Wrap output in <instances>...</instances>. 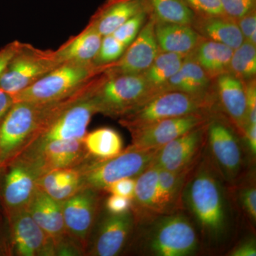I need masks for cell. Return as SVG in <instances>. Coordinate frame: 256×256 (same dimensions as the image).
<instances>
[{
    "label": "cell",
    "mask_w": 256,
    "mask_h": 256,
    "mask_svg": "<svg viewBox=\"0 0 256 256\" xmlns=\"http://www.w3.org/2000/svg\"><path fill=\"white\" fill-rule=\"evenodd\" d=\"M210 78L206 72L190 54L180 70L166 82L165 90H178L192 95L204 96Z\"/></svg>",
    "instance_id": "cell-26"
},
{
    "label": "cell",
    "mask_w": 256,
    "mask_h": 256,
    "mask_svg": "<svg viewBox=\"0 0 256 256\" xmlns=\"http://www.w3.org/2000/svg\"><path fill=\"white\" fill-rule=\"evenodd\" d=\"M246 138L247 144L249 150L252 152V156H256V124H248L245 131H244Z\"/></svg>",
    "instance_id": "cell-46"
},
{
    "label": "cell",
    "mask_w": 256,
    "mask_h": 256,
    "mask_svg": "<svg viewBox=\"0 0 256 256\" xmlns=\"http://www.w3.org/2000/svg\"><path fill=\"white\" fill-rule=\"evenodd\" d=\"M186 56L160 52L156 60L143 75L151 86L158 92H164L166 82L181 68Z\"/></svg>",
    "instance_id": "cell-30"
},
{
    "label": "cell",
    "mask_w": 256,
    "mask_h": 256,
    "mask_svg": "<svg viewBox=\"0 0 256 256\" xmlns=\"http://www.w3.org/2000/svg\"><path fill=\"white\" fill-rule=\"evenodd\" d=\"M148 14L160 22L193 24L196 14L183 0H144Z\"/></svg>",
    "instance_id": "cell-29"
},
{
    "label": "cell",
    "mask_w": 256,
    "mask_h": 256,
    "mask_svg": "<svg viewBox=\"0 0 256 256\" xmlns=\"http://www.w3.org/2000/svg\"><path fill=\"white\" fill-rule=\"evenodd\" d=\"M144 10V0H106L88 24L105 36L112 34L128 20Z\"/></svg>",
    "instance_id": "cell-21"
},
{
    "label": "cell",
    "mask_w": 256,
    "mask_h": 256,
    "mask_svg": "<svg viewBox=\"0 0 256 256\" xmlns=\"http://www.w3.org/2000/svg\"><path fill=\"white\" fill-rule=\"evenodd\" d=\"M154 33L160 52L183 55L190 54L204 38L191 25L158 21Z\"/></svg>",
    "instance_id": "cell-23"
},
{
    "label": "cell",
    "mask_w": 256,
    "mask_h": 256,
    "mask_svg": "<svg viewBox=\"0 0 256 256\" xmlns=\"http://www.w3.org/2000/svg\"><path fill=\"white\" fill-rule=\"evenodd\" d=\"M159 92L151 86L143 74L104 72V79L92 98L98 114L120 118Z\"/></svg>",
    "instance_id": "cell-1"
},
{
    "label": "cell",
    "mask_w": 256,
    "mask_h": 256,
    "mask_svg": "<svg viewBox=\"0 0 256 256\" xmlns=\"http://www.w3.org/2000/svg\"><path fill=\"white\" fill-rule=\"evenodd\" d=\"M146 10H143L128 20L112 34L122 44L128 47L137 37L148 18Z\"/></svg>",
    "instance_id": "cell-33"
},
{
    "label": "cell",
    "mask_w": 256,
    "mask_h": 256,
    "mask_svg": "<svg viewBox=\"0 0 256 256\" xmlns=\"http://www.w3.org/2000/svg\"><path fill=\"white\" fill-rule=\"evenodd\" d=\"M207 136L212 156L224 176L235 178L242 166V152L232 130L218 121L207 126Z\"/></svg>",
    "instance_id": "cell-19"
},
{
    "label": "cell",
    "mask_w": 256,
    "mask_h": 256,
    "mask_svg": "<svg viewBox=\"0 0 256 256\" xmlns=\"http://www.w3.org/2000/svg\"><path fill=\"white\" fill-rule=\"evenodd\" d=\"M26 210L52 240L57 254L60 248L70 240L64 225L62 202L57 201L37 188Z\"/></svg>",
    "instance_id": "cell-18"
},
{
    "label": "cell",
    "mask_w": 256,
    "mask_h": 256,
    "mask_svg": "<svg viewBox=\"0 0 256 256\" xmlns=\"http://www.w3.org/2000/svg\"><path fill=\"white\" fill-rule=\"evenodd\" d=\"M48 102H14L0 122V168L20 156L46 114Z\"/></svg>",
    "instance_id": "cell-5"
},
{
    "label": "cell",
    "mask_w": 256,
    "mask_h": 256,
    "mask_svg": "<svg viewBox=\"0 0 256 256\" xmlns=\"http://www.w3.org/2000/svg\"><path fill=\"white\" fill-rule=\"evenodd\" d=\"M232 256H256V242L254 239H249L246 242H240L238 246L234 248L230 252Z\"/></svg>",
    "instance_id": "cell-44"
},
{
    "label": "cell",
    "mask_w": 256,
    "mask_h": 256,
    "mask_svg": "<svg viewBox=\"0 0 256 256\" xmlns=\"http://www.w3.org/2000/svg\"><path fill=\"white\" fill-rule=\"evenodd\" d=\"M18 156L31 162L42 174L52 170L78 168L92 158L82 140L53 141Z\"/></svg>",
    "instance_id": "cell-16"
},
{
    "label": "cell",
    "mask_w": 256,
    "mask_h": 256,
    "mask_svg": "<svg viewBox=\"0 0 256 256\" xmlns=\"http://www.w3.org/2000/svg\"><path fill=\"white\" fill-rule=\"evenodd\" d=\"M148 234L146 248L158 256H186L196 252L198 240L188 217L180 214L162 216Z\"/></svg>",
    "instance_id": "cell-9"
},
{
    "label": "cell",
    "mask_w": 256,
    "mask_h": 256,
    "mask_svg": "<svg viewBox=\"0 0 256 256\" xmlns=\"http://www.w3.org/2000/svg\"><path fill=\"white\" fill-rule=\"evenodd\" d=\"M186 202L204 233L218 236L226 224L223 192L210 168L202 166L188 184Z\"/></svg>",
    "instance_id": "cell-4"
},
{
    "label": "cell",
    "mask_w": 256,
    "mask_h": 256,
    "mask_svg": "<svg viewBox=\"0 0 256 256\" xmlns=\"http://www.w3.org/2000/svg\"><path fill=\"white\" fill-rule=\"evenodd\" d=\"M188 171L170 172L159 169L158 174V214L168 213L176 203L184 180Z\"/></svg>",
    "instance_id": "cell-31"
},
{
    "label": "cell",
    "mask_w": 256,
    "mask_h": 256,
    "mask_svg": "<svg viewBox=\"0 0 256 256\" xmlns=\"http://www.w3.org/2000/svg\"><path fill=\"white\" fill-rule=\"evenodd\" d=\"M245 84L246 96L248 124H256V79L248 80Z\"/></svg>",
    "instance_id": "cell-41"
},
{
    "label": "cell",
    "mask_w": 256,
    "mask_h": 256,
    "mask_svg": "<svg viewBox=\"0 0 256 256\" xmlns=\"http://www.w3.org/2000/svg\"><path fill=\"white\" fill-rule=\"evenodd\" d=\"M159 168L152 164L136 178L131 212L134 220L146 216L158 215Z\"/></svg>",
    "instance_id": "cell-25"
},
{
    "label": "cell",
    "mask_w": 256,
    "mask_h": 256,
    "mask_svg": "<svg viewBox=\"0 0 256 256\" xmlns=\"http://www.w3.org/2000/svg\"><path fill=\"white\" fill-rule=\"evenodd\" d=\"M196 15L214 16L225 14L220 0H183Z\"/></svg>",
    "instance_id": "cell-36"
},
{
    "label": "cell",
    "mask_w": 256,
    "mask_h": 256,
    "mask_svg": "<svg viewBox=\"0 0 256 256\" xmlns=\"http://www.w3.org/2000/svg\"><path fill=\"white\" fill-rule=\"evenodd\" d=\"M206 130V124H203L159 148L152 164L170 172L188 171L202 148Z\"/></svg>",
    "instance_id": "cell-17"
},
{
    "label": "cell",
    "mask_w": 256,
    "mask_h": 256,
    "mask_svg": "<svg viewBox=\"0 0 256 256\" xmlns=\"http://www.w3.org/2000/svg\"><path fill=\"white\" fill-rule=\"evenodd\" d=\"M245 42L256 46V11L252 10L250 12L236 20Z\"/></svg>",
    "instance_id": "cell-37"
},
{
    "label": "cell",
    "mask_w": 256,
    "mask_h": 256,
    "mask_svg": "<svg viewBox=\"0 0 256 256\" xmlns=\"http://www.w3.org/2000/svg\"><path fill=\"white\" fill-rule=\"evenodd\" d=\"M218 98L224 111L237 128L244 133L248 126L245 84L230 72L216 77Z\"/></svg>",
    "instance_id": "cell-20"
},
{
    "label": "cell",
    "mask_w": 256,
    "mask_h": 256,
    "mask_svg": "<svg viewBox=\"0 0 256 256\" xmlns=\"http://www.w3.org/2000/svg\"><path fill=\"white\" fill-rule=\"evenodd\" d=\"M136 178H122L110 184L105 192L110 194L126 197L132 200L136 188Z\"/></svg>",
    "instance_id": "cell-38"
},
{
    "label": "cell",
    "mask_w": 256,
    "mask_h": 256,
    "mask_svg": "<svg viewBox=\"0 0 256 256\" xmlns=\"http://www.w3.org/2000/svg\"><path fill=\"white\" fill-rule=\"evenodd\" d=\"M105 206L108 213L112 214H122L130 212L132 200L126 197L110 194L106 200Z\"/></svg>",
    "instance_id": "cell-40"
},
{
    "label": "cell",
    "mask_w": 256,
    "mask_h": 256,
    "mask_svg": "<svg viewBox=\"0 0 256 256\" xmlns=\"http://www.w3.org/2000/svg\"><path fill=\"white\" fill-rule=\"evenodd\" d=\"M12 252L18 256H54L53 242L32 218L26 208L6 217Z\"/></svg>",
    "instance_id": "cell-13"
},
{
    "label": "cell",
    "mask_w": 256,
    "mask_h": 256,
    "mask_svg": "<svg viewBox=\"0 0 256 256\" xmlns=\"http://www.w3.org/2000/svg\"><path fill=\"white\" fill-rule=\"evenodd\" d=\"M82 188V181L60 184L46 193L58 202H63Z\"/></svg>",
    "instance_id": "cell-39"
},
{
    "label": "cell",
    "mask_w": 256,
    "mask_h": 256,
    "mask_svg": "<svg viewBox=\"0 0 256 256\" xmlns=\"http://www.w3.org/2000/svg\"><path fill=\"white\" fill-rule=\"evenodd\" d=\"M229 72L242 80L255 78L256 46L244 42L240 46L234 50Z\"/></svg>",
    "instance_id": "cell-32"
},
{
    "label": "cell",
    "mask_w": 256,
    "mask_h": 256,
    "mask_svg": "<svg viewBox=\"0 0 256 256\" xmlns=\"http://www.w3.org/2000/svg\"><path fill=\"white\" fill-rule=\"evenodd\" d=\"M206 122L202 112L158 121L129 130L132 136L131 146L138 149H159Z\"/></svg>",
    "instance_id": "cell-14"
},
{
    "label": "cell",
    "mask_w": 256,
    "mask_h": 256,
    "mask_svg": "<svg viewBox=\"0 0 256 256\" xmlns=\"http://www.w3.org/2000/svg\"><path fill=\"white\" fill-rule=\"evenodd\" d=\"M14 104L12 96L0 88V122Z\"/></svg>",
    "instance_id": "cell-45"
},
{
    "label": "cell",
    "mask_w": 256,
    "mask_h": 256,
    "mask_svg": "<svg viewBox=\"0 0 256 256\" xmlns=\"http://www.w3.org/2000/svg\"><path fill=\"white\" fill-rule=\"evenodd\" d=\"M99 222L96 220L86 252L95 256H116L126 246L133 228L134 217L132 212L122 214L108 213Z\"/></svg>",
    "instance_id": "cell-12"
},
{
    "label": "cell",
    "mask_w": 256,
    "mask_h": 256,
    "mask_svg": "<svg viewBox=\"0 0 256 256\" xmlns=\"http://www.w3.org/2000/svg\"><path fill=\"white\" fill-rule=\"evenodd\" d=\"M224 14L237 20L256 9V0H220Z\"/></svg>",
    "instance_id": "cell-35"
},
{
    "label": "cell",
    "mask_w": 256,
    "mask_h": 256,
    "mask_svg": "<svg viewBox=\"0 0 256 256\" xmlns=\"http://www.w3.org/2000/svg\"><path fill=\"white\" fill-rule=\"evenodd\" d=\"M126 47L112 34L102 36V42L94 63L97 65H106L118 60L124 54Z\"/></svg>",
    "instance_id": "cell-34"
},
{
    "label": "cell",
    "mask_w": 256,
    "mask_h": 256,
    "mask_svg": "<svg viewBox=\"0 0 256 256\" xmlns=\"http://www.w3.org/2000/svg\"><path fill=\"white\" fill-rule=\"evenodd\" d=\"M102 36L92 25L88 24L76 36L69 38L55 50L60 64L94 63L100 48Z\"/></svg>",
    "instance_id": "cell-22"
},
{
    "label": "cell",
    "mask_w": 256,
    "mask_h": 256,
    "mask_svg": "<svg viewBox=\"0 0 256 256\" xmlns=\"http://www.w3.org/2000/svg\"><path fill=\"white\" fill-rule=\"evenodd\" d=\"M55 50H44L22 42L0 78V88L12 96L26 88L60 66Z\"/></svg>",
    "instance_id": "cell-8"
},
{
    "label": "cell",
    "mask_w": 256,
    "mask_h": 256,
    "mask_svg": "<svg viewBox=\"0 0 256 256\" xmlns=\"http://www.w3.org/2000/svg\"><path fill=\"white\" fill-rule=\"evenodd\" d=\"M82 142L89 156L94 159H109L124 150L122 137L111 128H98L87 132Z\"/></svg>",
    "instance_id": "cell-28"
},
{
    "label": "cell",
    "mask_w": 256,
    "mask_h": 256,
    "mask_svg": "<svg viewBox=\"0 0 256 256\" xmlns=\"http://www.w3.org/2000/svg\"><path fill=\"white\" fill-rule=\"evenodd\" d=\"M148 18L136 40L126 48L122 56L116 62L106 64V73L143 74L150 66L160 50L154 33L156 18L150 14Z\"/></svg>",
    "instance_id": "cell-15"
},
{
    "label": "cell",
    "mask_w": 256,
    "mask_h": 256,
    "mask_svg": "<svg viewBox=\"0 0 256 256\" xmlns=\"http://www.w3.org/2000/svg\"><path fill=\"white\" fill-rule=\"evenodd\" d=\"M94 94L42 124L20 154L53 141L84 139L92 116L98 114Z\"/></svg>",
    "instance_id": "cell-7"
},
{
    "label": "cell",
    "mask_w": 256,
    "mask_h": 256,
    "mask_svg": "<svg viewBox=\"0 0 256 256\" xmlns=\"http://www.w3.org/2000/svg\"><path fill=\"white\" fill-rule=\"evenodd\" d=\"M106 65L64 63L40 80L12 96L14 102H47L70 95L105 72Z\"/></svg>",
    "instance_id": "cell-3"
},
{
    "label": "cell",
    "mask_w": 256,
    "mask_h": 256,
    "mask_svg": "<svg viewBox=\"0 0 256 256\" xmlns=\"http://www.w3.org/2000/svg\"><path fill=\"white\" fill-rule=\"evenodd\" d=\"M158 149H138L130 146L118 156L106 160L90 158L78 168L82 188L99 192L118 180L137 178L153 164Z\"/></svg>",
    "instance_id": "cell-2"
},
{
    "label": "cell",
    "mask_w": 256,
    "mask_h": 256,
    "mask_svg": "<svg viewBox=\"0 0 256 256\" xmlns=\"http://www.w3.org/2000/svg\"><path fill=\"white\" fill-rule=\"evenodd\" d=\"M101 192L82 188L62 202L67 236L86 252L88 242L98 217Z\"/></svg>",
    "instance_id": "cell-11"
},
{
    "label": "cell",
    "mask_w": 256,
    "mask_h": 256,
    "mask_svg": "<svg viewBox=\"0 0 256 256\" xmlns=\"http://www.w3.org/2000/svg\"><path fill=\"white\" fill-rule=\"evenodd\" d=\"M207 106L204 96L165 90L124 114L120 118L119 122L130 130L162 120L198 114Z\"/></svg>",
    "instance_id": "cell-6"
},
{
    "label": "cell",
    "mask_w": 256,
    "mask_h": 256,
    "mask_svg": "<svg viewBox=\"0 0 256 256\" xmlns=\"http://www.w3.org/2000/svg\"><path fill=\"white\" fill-rule=\"evenodd\" d=\"M21 43L20 41L12 42L0 50V78L18 52Z\"/></svg>",
    "instance_id": "cell-43"
},
{
    "label": "cell",
    "mask_w": 256,
    "mask_h": 256,
    "mask_svg": "<svg viewBox=\"0 0 256 256\" xmlns=\"http://www.w3.org/2000/svg\"><path fill=\"white\" fill-rule=\"evenodd\" d=\"M242 207L252 220H256V186L244 188L240 193Z\"/></svg>",
    "instance_id": "cell-42"
},
{
    "label": "cell",
    "mask_w": 256,
    "mask_h": 256,
    "mask_svg": "<svg viewBox=\"0 0 256 256\" xmlns=\"http://www.w3.org/2000/svg\"><path fill=\"white\" fill-rule=\"evenodd\" d=\"M0 170H3L4 174L1 186L2 204L8 217L28 207L42 174L31 162L20 156Z\"/></svg>",
    "instance_id": "cell-10"
},
{
    "label": "cell",
    "mask_w": 256,
    "mask_h": 256,
    "mask_svg": "<svg viewBox=\"0 0 256 256\" xmlns=\"http://www.w3.org/2000/svg\"><path fill=\"white\" fill-rule=\"evenodd\" d=\"M192 26L204 38L224 44L234 50L245 42L236 20L226 14H196Z\"/></svg>",
    "instance_id": "cell-24"
},
{
    "label": "cell",
    "mask_w": 256,
    "mask_h": 256,
    "mask_svg": "<svg viewBox=\"0 0 256 256\" xmlns=\"http://www.w3.org/2000/svg\"><path fill=\"white\" fill-rule=\"evenodd\" d=\"M233 52L234 50L224 44L204 38L190 55L213 78L229 72Z\"/></svg>",
    "instance_id": "cell-27"
}]
</instances>
